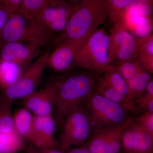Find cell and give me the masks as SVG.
<instances>
[{
    "instance_id": "cell-29",
    "label": "cell",
    "mask_w": 153,
    "mask_h": 153,
    "mask_svg": "<svg viewBox=\"0 0 153 153\" xmlns=\"http://www.w3.org/2000/svg\"><path fill=\"white\" fill-rule=\"evenodd\" d=\"M138 109L153 112V79L148 82L144 93L135 101Z\"/></svg>"
},
{
    "instance_id": "cell-8",
    "label": "cell",
    "mask_w": 153,
    "mask_h": 153,
    "mask_svg": "<svg viewBox=\"0 0 153 153\" xmlns=\"http://www.w3.org/2000/svg\"><path fill=\"white\" fill-rule=\"evenodd\" d=\"M109 48L113 66L119 62L136 59L140 39L117 23H112Z\"/></svg>"
},
{
    "instance_id": "cell-14",
    "label": "cell",
    "mask_w": 153,
    "mask_h": 153,
    "mask_svg": "<svg viewBox=\"0 0 153 153\" xmlns=\"http://www.w3.org/2000/svg\"><path fill=\"white\" fill-rule=\"evenodd\" d=\"M30 21L19 12L11 15L0 31L1 46L7 43H23Z\"/></svg>"
},
{
    "instance_id": "cell-13",
    "label": "cell",
    "mask_w": 153,
    "mask_h": 153,
    "mask_svg": "<svg viewBox=\"0 0 153 153\" xmlns=\"http://www.w3.org/2000/svg\"><path fill=\"white\" fill-rule=\"evenodd\" d=\"M153 17L125 11L117 23L139 39L147 38L153 34ZM112 24V23H111Z\"/></svg>"
},
{
    "instance_id": "cell-26",
    "label": "cell",
    "mask_w": 153,
    "mask_h": 153,
    "mask_svg": "<svg viewBox=\"0 0 153 153\" xmlns=\"http://www.w3.org/2000/svg\"><path fill=\"white\" fill-rule=\"evenodd\" d=\"M49 0H22L18 12L30 20L35 19Z\"/></svg>"
},
{
    "instance_id": "cell-17",
    "label": "cell",
    "mask_w": 153,
    "mask_h": 153,
    "mask_svg": "<svg viewBox=\"0 0 153 153\" xmlns=\"http://www.w3.org/2000/svg\"><path fill=\"white\" fill-rule=\"evenodd\" d=\"M34 115L24 107L20 108L13 114L15 130L20 136L32 139Z\"/></svg>"
},
{
    "instance_id": "cell-36",
    "label": "cell",
    "mask_w": 153,
    "mask_h": 153,
    "mask_svg": "<svg viewBox=\"0 0 153 153\" xmlns=\"http://www.w3.org/2000/svg\"><path fill=\"white\" fill-rule=\"evenodd\" d=\"M1 48H2L1 45V43H0V59H1Z\"/></svg>"
},
{
    "instance_id": "cell-28",
    "label": "cell",
    "mask_w": 153,
    "mask_h": 153,
    "mask_svg": "<svg viewBox=\"0 0 153 153\" xmlns=\"http://www.w3.org/2000/svg\"><path fill=\"white\" fill-rule=\"evenodd\" d=\"M132 0H105L108 11V20L112 23L117 21L125 12Z\"/></svg>"
},
{
    "instance_id": "cell-18",
    "label": "cell",
    "mask_w": 153,
    "mask_h": 153,
    "mask_svg": "<svg viewBox=\"0 0 153 153\" xmlns=\"http://www.w3.org/2000/svg\"><path fill=\"white\" fill-rule=\"evenodd\" d=\"M136 59L151 74L153 73V35L140 39Z\"/></svg>"
},
{
    "instance_id": "cell-37",
    "label": "cell",
    "mask_w": 153,
    "mask_h": 153,
    "mask_svg": "<svg viewBox=\"0 0 153 153\" xmlns=\"http://www.w3.org/2000/svg\"><path fill=\"white\" fill-rule=\"evenodd\" d=\"M118 153H127L126 152H124L122 149L121 150V151H120V152H119Z\"/></svg>"
},
{
    "instance_id": "cell-21",
    "label": "cell",
    "mask_w": 153,
    "mask_h": 153,
    "mask_svg": "<svg viewBox=\"0 0 153 153\" xmlns=\"http://www.w3.org/2000/svg\"><path fill=\"white\" fill-rule=\"evenodd\" d=\"M22 66L16 63L0 61V86L2 89L13 84L21 77Z\"/></svg>"
},
{
    "instance_id": "cell-15",
    "label": "cell",
    "mask_w": 153,
    "mask_h": 153,
    "mask_svg": "<svg viewBox=\"0 0 153 153\" xmlns=\"http://www.w3.org/2000/svg\"><path fill=\"white\" fill-rule=\"evenodd\" d=\"M55 130L56 123L52 115H34L32 139L38 144L44 146L52 144L54 142Z\"/></svg>"
},
{
    "instance_id": "cell-22",
    "label": "cell",
    "mask_w": 153,
    "mask_h": 153,
    "mask_svg": "<svg viewBox=\"0 0 153 153\" xmlns=\"http://www.w3.org/2000/svg\"><path fill=\"white\" fill-rule=\"evenodd\" d=\"M100 75L111 87L131 100L129 95L127 84L125 79L118 72L114 66H111L100 74Z\"/></svg>"
},
{
    "instance_id": "cell-6",
    "label": "cell",
    "mask_w": 153,
    "mask_h": 153,
    "mask_svg": "<svg viewBox=\"0 0 153 153\" xmlns=\"http://www.w3.org/2000/svg\"><path fill=\"white\" fill-rule=\"evenodd\" d=\"M49 53L47 51L39 55L15 83L2 89L0 97L13 102L15 100L23 99L35 92L47 67Z\"/></svg>"
},
{
    "instance_id": "cell-31",
    "label": "cell",
    "mask_w": 153,
    "mask_h": 153,
    "mask_svg": "<svg viewBox=\"0 0 153 153\" xmlns=\"http://www.w3.org/2000/svg\"><path fill=\"white\" fill-rule=\"evenodd\" d=\"M22 0H0L3 5L9 13L12 15L19 11Z\"/></svg>"
},
{
    "instance_id": "cell-5",
    "label": "cell",
    "mask_w": 153,
    "mask_h": 153,
    "mask_svg": "<svg viewBox=\"0 0 153 153\" xmlns=\"http://www.w3.org/2000/svg\"><path fill=\"white\" fill-rule=\"evenodd\" d=\"M61 140L63 149L87 142L92 130L88 115L82 104L75 107L65 116L61 123Z\"/></svg>"
},
{
    "instance_id": "cell-19",
    "label": "cell",
    "mask_w": 153,
    "mask_h": 153,
    "mask_svg": "<svg viewBox=\"0 0 153 153\" xmlns=\"http://www.w3.org/2000/svg\"><path fill=\"white\" fill-rule=\"evenodd\" d=\"M113 126L92 129L85 143L91 153H105L107 143L111 128Z\"/></svg>"
},
{
    "instance_id": "cell-12",
    "label": "cell",
    "mask_w": 153,
    "mask_h": 153,
    "mask_svg": "<svg viewBox=\"0 0 153 153\" xmlns=\"http://www.w3.org/2000/svg\"><path fill=\"white\" fill-rule=\"evenodd\" d=\"M40 49L22 42L7 43L2 46L0 61L16 63L22 66L40 53Z\"/></svg>"
},
{
    "instance_id": "cell-10",
    "label": "cell",
    "mask_w": 153,
    "mask_h": 153,
    "mask_svg": "<svg viewBox=\"0 0 153 153\" xmlns=\"http://www.w3.org/2000/svg\"><path fill=\"white\" fill-rule=\"evenodd\" d=\"M122 149L127 153H153V136L133 120L123 132Z\"/></svg>"
},
{
    "instance_id": "cell-34",
    "label": "cell",
    "mask_w": 153,
    "mask_h": 153,
    "mask_svg": "<svg viewBox=\"0 0 153 153\" xmlns=\"http://www.w3.org/2000/svg\"><path fill=\"white\" fill-rule=\"evenodd\" d=\"M66 1L71 5L73 6L86 1V0H66Z\"/></svg>"
},
{
    "instance_id": "cell-2",
    "label": "cell",
    "mask_w": 153,
    "mask_h": 153,
    "mask_svg": "<svg viewBox=\"0 0 153 153\" xmlns=\"http://www.w3.org/2000/svg\"><path fill=\"white\" fill-rule=\"evenodd\" d=\"M108 16L105 0H86L72 6L66 27L55 41H84L108 20Z\"/></svg>"
},
{
    "instance_id": "cell-35",
    "label": "cell",
    "mask_w": 153,
    "mask_h": 153,
    "mask_svg": "<svg viewBox=\"0 0 153 153\" xmlns=\"http://www.w3.org/2000/svg\"><path fill=\"white\" fill-rule=\"evenodd\" d=\"M83 153H91L89 151V149L88 148L86 143L83 144Z\"/></svg>"
},
{
    "instance_id": "cell-11",
    "label": "cell",
    "mask_w": 153,
    "mask_h": 153,
    "mask_svg": "<svg viewBox=\"0 0 153 153\" xmlns=\"http://www.w3.org/2000/svg\"><path fill=\"white\" fill-rule=\"evenodd\" d=\"M24 107L35 116L52 115L54 111L53 84L39 90L23 99Z\"/></svg>"
},
{
    "instance_id": "cell-25",
    "label": "cell",
    "mask_w": 153,
    "mask_h": 153,
    "mask_svg": "<svg viewBox=\"0 0 153 153\" xmlns=\"http://www.w3.org/2000/svg\"><path fill=\"white\" fill-rule=\"evenodd\" d=\"M21 137L15 130L0 132V153H13L19 149L21 144Z\"/></svg>"
},
{
    "instance_id": "cell-9",
    "label": "cell",
    "mask_w": 153,
    "mask_h": 153,
    "mask_svg": "<svg viewBox=\"0 0 153 153\" xmlns=\"http://www.w3.org/2000/svg\"><path fill=\"white\" fill-rule=\"evenodd\" d=\"M83 42L65 40L56 43L57 46L47 58V67L58 73L73 70L75 56Z\"/></svg>"
},
{
    "instance_id": "cell-4",
    "label": "cell",
    "mask_w": 153,
    "mask_h": 153,
    "mask_svg": "<svg viewBox=\"0 0 153 153\" xmlns=\"http://www.w3.org/2000/svg\"><path fill=\"white\" fill-rule=\"evenodd\" d=\"M82 105L88 115L92 129L120 125L133 118L125 108L94 91Z\"/></svg>"
},
{
    "instance_id": "cell-16",
    "label": "cell",
    "mask_w": 153,
    "mask_h": 153,
    "mask_svg": "<svg viewBox=\"0 0 153 153\" xmlns=\"http://www.w3.org/2000/svg\"><path fill=\"white\" fill-rule=\"evenodd\" d=\"M93 91L120 105L129 112L136 113L138 110L134 102L132 101L111 87L100 76V74L96 82Z\"/></svg>"
},
{
    "instance_id": "cell-24",
    "label": "cell",
    "mask_w": 153,
    "mask_h": 153,
    "mask_svg": "<svg viewBox=\"0 0 153 153\" xmlns=\"http://www.w3.org/2000/svg\"><path fill=\"white\" fill-rule=\"evenodd\" d=\"M133 120L132 118L126 123L111 127L108 138L105 153H118L121 151L123 132Z\"/></svg>"
},
{
    "instance_id": "cell-3",
    "label": "cell",
    "mask_w": 153,
    "mask_h": 153,
    "mask_svg": "<svg viewBox=\"0 0 153 153\" xmlns=\"http://www.w3.org/2000/svg\"><path fill=\"white\" fill-rule=\"evenodd\" d=\"M109 34L99 28L86 38L76 53L73 69L79 68L101 74L113 66Z\"/></svg>"
},
{
    "instance_id": "cell-27",
    "label": "cell",
    "mask_w": 153,
    "mask_h": 153,
    "mask_svg": "<svg viewBox=\"0 0 153 153\" xmlns=\"http://www.w3.org/2000/svg\"><path fill=\"white\" fill-rule=\"evenodd\" d=\"M114 66L126 80L135 76L140 71L146 70L136 59L119 62Z\"/></svg>"
},
{
    "instance_id": "cell-33",
    "label": "cell",
    "mask_w": 153,
    "mask_h": 153,
    "mask_svg": "<svg viewBox=\"0 0 153 153\" xmlns=\"http://www.w3.org/2000/svg\"><path fill=\"white\" fill-rule=\"evenodd\" d=\"M153 4V0H132L129 4Z\"/></svg>"
},
{
    "instance_id": "cell-7",
    "label": "cell",
    "mask_w": 153,
    "mask_h": 153,
    "mask_svg": "<svg viewBox=\"0 0 153 153\" xmlns=\"http://www.w3.org/2000/svg\"><path fill=\"white\" fill-rule=\"evenodd\" d=\"M72 6L66 0H49L37 16L33 19L47 33L56 38L65 30Z\"/></svg>"
},
{
    "instance_id": "cell-23",
    "label": "cell",
    "mask_w": 153,
    "mask_h": 153,
    "mask_svg": "<svg viewBox=\"0 0 153 153\" xmlns=\"http://www.w3.org/2000/svg\"><path fill=\"white\" fill-rule=\"evenodd\" d=\"M13 102L0 97V132L15 130L13 114L12 111Z\"/></svg>"
},
{
    "instance_id": "cell-20",
    "label": "cell",
    "mask_w": 153,
    "mask_h": 153,
    "mask_svg": "<svg viewBox=\"0 0 153 153\" xmlns=\"http://www.w3.org/2000/svg\"><path fill=\"white\" fill-rule=\"evenodd\" d=\"M151 75L152 74L147 71L144 70L126 80L129 95L132 101L135 102L144 93L148 82L152 78Z\"/></svg>"
},
{
    "instance_id": "cell-32",
    "label": "cell",
    "mask_w": 153,
    "mask_h": 153,
    "mask_svg": "<svg viewBox=\"0 0 153 153\" xmlns=\"http://www.w3.org/2000/svg\"><path fill=\"white\" fill-rule=\"evenodd\" d=\"M11 16V14L9 11L0 3V31Z\"/></svg>"
},
{
    "instance_id": "cell-1",
    "label": "cell",
    "mask_w": 153,
    "mask_h": 153,
    "mask_svg": "<svg viewBox=\"0 0 153 153\" xmlns=\"http://www.w3.org/2000/svg\"><path fill=\"white\" fill-rule=\"evenodd\" d=\"M81 69L53 83L54 111L60 124L70 111L82 104L93 93L100 74Z\"/></svg>"
},
{
    "instance_id": "cell-30",
    "label": "cell",
    "mask_w": 153,
    "mask_h": 153,
    "mask_svg": "<svg viewBox=\"0 0 153 153\" xmlns=\"http://www.w3.org/2000/svg\"><path fill=\"white\" fill-rule=\"evenodd\" d=\"M134 120L145 131L153 136V112L144 111Z\"/></svg>"
}]
</instances>
